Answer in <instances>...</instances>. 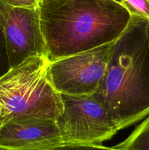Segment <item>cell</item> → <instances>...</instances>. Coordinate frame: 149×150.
<instances>
[{"label":"cell","mask_w":149,"mask_h":150,"mask_svg":"<svg viewBox=\"0 0 149 150\" xmlns=\"http://www.w3.org/2000/svg\"><path fill=\"white\" fill-rule=\"evenodd\" d=\"M39 9L50 62L114 42L131 17L112 0H42Z\"/></svg>","instance_id":"cell-1"},{"label":"cell","mask_w":149,"mask_h":150,"mask_svg":"<svg viewBox=\"0 0 149 150\" xmlns=\"http://www.w3.org/2000/svg\"><path fill=\"white\" fill-rule=\"evenodd\" d=\"M95 97L118 130L149 116V20L131 15L112 42L106 73Z\"/></svg>","instance_id":"cell-2"},{"label":"cell","mask_w":149,"mask_h":150,"mask_svg":"<svg viewBox=\"0 0 149 150\" xmlns=\"http://www.w3.org/2000/svg\"><path fill=\"white\" fill-rule=\"evenodd\" d=\"M46 56L28 59L0 77V127L11 121L56 120L63 111L61 95L47 78Z\"/></svg>","instance_id":"cell-3"},{"label":"cell","mask_w":149,"mask_h":150,"mask_svg":"<svg viewBox=\"0 0 149 150\" xmlns=\"http://www.w3.org/2000/svg\"><path fill=\"white\" fill-rule=\"evenodd\" d=\"M63 111L56 120L64 145H102L118 131L112 117L94 96L61 95Z\"/></svg>","instance_id":"cell-4"},{"label":"cell","mask_w":149,"mask_h":150,"mask_svg":"<svg viewBox=\"0 0 149 150\" xmlns=\"http://www.w3.org/2000/svg\"><path fill=\"white\" fill-rule=\"evenodd\" d=\"M112 42L50 62L46 71L48 81L60 95L96 94L106 73Z\"/></svg>","instance_id":"cell-5"},{"label":"cell","mask_w":149,"mask_h":150,"mask_svg":"<svg viewBox=\"0 0 149 150\" xmlns=\"http://www.w3.org/2000/svg\"><path fill=\"white\" fill-rule=\"evenodd\" d=\"M0 25L11 68L28 59L45 56L39 7H15L0 2Z\"/></svg>","instance_id":"cell-6"},{"label":"cell","mask_w":149,"mask_h":150,"mask_svg":"<svg viewBox=\"0 0 149 150\" xmlns=\"http://www.w3.org/2000/svg\"><path fill=\"white\" fill-rule=\"evenodd\" d=\"M61 146L54 120H18L0 127V150H49Z\"/></svg>","instance_id":"cell-7"},{"label":"cell","mask_w":149,"mask_h":150,"mask_svg":"<svg viewBox=\"0 0 149 150\" xmlns=\"http://www.w3.org/2000/svg\"><path fill=\"white\" fill-rule=\"evenodd\" d=\"M112 148L116 150H149V116L128 138Z\"/></svg>","instance_id":"cell-8"},{"label":"cell","mask_w":149,"mask_h":150,"mask_svg":"<svg viewBox=\"0 0 149 150\" xmlns=\"http://www.w3.org/2000/svg\"><path fill=\"white\" fill-rule=\"evenodd\" d=\"M11 69L2 28L0 25V77Z\"/></svg>","instance_id":"cell-9"},{"label":"cell","mask_w":149,"mask_h":150,"mask_svg":"<svg viewBox=\"0 0 149 150\" xmlns=\"http://www.w3.org/2000/svg\"><path fill=\"white\" fill-rule=\"evenodd\" d=\"M42 0H0V2L15 7H39Z\"/></svg>","instance_id":"cell-10"},{"label":"cell","mask_w":149,"mask_h":150,"mask_svg":"<svg viewBox=\"0 0 149 150\" xmlns=\"http://www.w3.org/2000/svg\"><path fill=\"white\" fill-rule=\"evenodd\" d=\"M54 150H116L102 145H64Z\"/></svg>","instance_id":"cell-11"},{"label":"cell","mask_w":149,"mask_h":150,"mask_svg":"<svg viewBox=\"0 0 149 150\" xmlns=\"http://www.w3.org/2000/svg\"><path fill=\"white\" fill-rule=\"evenodd\" d=\"M112 1H116V2H118V3H119V4H122V0H112Z\"/></svg>","instance_id":"cell-12"},{"label":"cell","mask_w":149,"mask_h":150,"mask_svg":"<svg viewBox=\"0 0 149 150\" xmlns=\"http://www.w3.org/2000/svg\"><path fill=\"white\" fill-rule=\"evenodd\" d=\"M49 150H54L53 149H49Z\"/></svg>","instance_id":"cell-13"},{"label":"cell","mask_w":149,"mask_h":150,"mask_svg":"<svg viewBox=\"0 0 149 150\" xmlns=\"http://www.w3.org/2000/svg\"><path fill=\"white\" fill-rule=\"evenodd\" d=\"M148 1H149V0H148Z\"/></svg>","instance_id":"cell-14"}]
</instances>
